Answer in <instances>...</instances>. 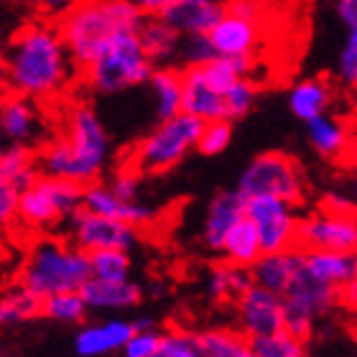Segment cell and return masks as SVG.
Instances as JSON below:
<instances>
[{
    "mask_svg": "<svg viewBox=\"0 0 357 357\" xmlns=\"http://www.w3.org/2000/svg\"><path fill=\"white\" fill-rule=\"evenodd\" d=\"M8 92V75H6V59H3V52H0V97Z\"/></svg>",
    "mask_w": 357,
    "mask_h": 357,
    "instance_id": "50",
    "label": "cell"
},
{
    "mask_svg": "<svg viewBox=\"0 0 357 357\" xmlns=\"http://www.w3.org/2000/svg\"><path fill=\"white\" fill-rule=\"evenodd\" d=\"M69 243L79 248L82 253H97V250H126L130 253L141 243V230L130 225L115 222L110 217H100L87 209H77L67 220Z\"/></svg>",
    "mask_w": 357,
    "mask_h": 357,
    "instance_id": "11",
    "label": "cell"
},
{
    "mask_svg": "<svg viewBox=\"0 0 357 357\" xmlns=\"http://www.w3.org/2000/svg\"><path fill=\"white\" fill-rule=\"evenodd\" d=\"M41 314L59 324H82L87 317V306H84L79 291L77 294H54L41 301Z\"/></svg>",
    "mask_w": 357,
    "mask_h": 357,
    "instance_id": "35",
    "label": "cell"
},
{
    "mask_svg": "<svg viewBox=\"0 0 357 357\" xmlns=\"http://www.w3.org/2000/svg\"><path fill=\"white\" fill-rule=\"evenodd\" d=\"M8 92L33 102L59 100L75 82L77 67L69 59L59 29L52 21H31L15 31L3 52Z\"/></svg>",
    "mask_w": 357,
    "mask_h": 357,
    "instance_id": "1",
    "label": "cell"
},
{
    "mask_svg": "<svg viewBox=\"0 0 357 357\" xmlns=\"http://www.w3.org/2000/svg\"><path fill=\"white\" fill-rule=\"evenodd\" d=\"M235 189L243 199L273 197V199H283L296 207L304 199L306 186L296 158H291L283 151H266L243 169Z\"/></svg>",
    "mask_w": 357,
    "mask_h": 357,
    "instance_id": "8",
    "label": "cell"
},
{
    "mask_svg": "<svg viewBox=\"0 0 357 357\" xmlns=\"http://www.w3.org/2000/svg\"><path fill=\"white\" fill-rule=\"evenodd\" d=\"M130 319H102L82 324L75 335V355L77 357H112L123 350L128 337L133 335Z\"/></svg>",
    "mask_w": 357,
    "mask_h": 357,
    "instance_id": "17",
    "label": "cell"
},
{
    "mask_svg": "<svg viewBox=\"0 0 357 357\" xmlns=\"http://www.w3.org/2000/svg\"><path fill=\"white\" fill-rule=\"evenodd\" d=\"M0 357H8V352H6V347H3V342H0Z\"/></svg>",
    "mask_w": 357,
    "mask_h": 357,
    "instance_id": "51",
    "label": "cell"
},
{
    "mask_svg": "<svg viewBox=\"0 0 357 357\" xmlns=\"http://www.w3.org/2000/svg\"><path fill=\"white\" fill-rule=\"evenodd\" d=\"M207 38L217 56H253L261 44V23L225 13Z\"/></svg>",
    "mask_w": 357,
    "mask_h": 357,
    "instance_id": "19",
    "label": "cell"
},
{
    "mask_svg": "<svg viewBox=\"0 0 357 357\" xmlns=\"http://www.w3.org/2000/svg\"><path fill=\"white\" fill-rule=\"evenodd\" d=\"M135 36H138V44H141L146 59L153 64V69L166 67L178 56L181 36L174 29H169L158 15H146L141 29L135 31Z\"/></svg>",
    "mask_w": 357,
    "mask_h": 357,
    "instance_id": "25",
    "label": "cell"
},
{
    "mask_svg": "<svg viewBox=\"0 0 357 357\" xmlns=\"http://www.w3.org/2000/svg\"><path fill=\"white\" fill-rule=\"evenodd\" d=\"M248 286H253L250 271L232 263H217L212 266L207 275V294L217 304H232L238 301L248 291Z\"/></svg>",
    "mask_w": 357,
    "mask_h": 357,
    "instance_id": "27",
    "label": "cell"
},
{
    "mask_svg": "<svg viewBox=\"0 0 357 357\" xmlns=\"http://www.w3.org/2000/svg\"><path fill=\"white\" fill-rule=\"evenodd\" d=\"M245 217V199L238 194V189H227L212 197L204 212V222H202V243L212 250V253H222L225 238L227 232L235 227Z\"/></svg>",
    "mask_w": 357,
    "mask_h": 357,
    "instance_id": "18",
    "label": "cell"
},
{
    "mask_svg": "<svg viewBox=\"0 0 357 357\" xmlns=\"http://www.w3.org/2000/svg\"><path fill=\"white\" fill-rule=\"evenodd\" d=\"M340 79L344 87H355L357 84V31H347V38L340 52Z\"/></svg>",
    "mask_w": 357,
    "mask_h": 357,
    "instance_id": "43",
    "label": "cell"
},
{
    "mask_svg": "<svg viewBox=\"0 0 357 357\" xmlns=\"http://www.w3.org/2000/svg\"><path fill=\"white\" fill-rule=\"evenodd\" d=\"M194 337L204 357H255L250 340H245L235 329H202V332H194Z\"/></svg>",
    "mask_w": 357,
    "mask_h": 357,
    "instance_id": "30",
    "label": "cell"
},
{
    "mask_svg": "<svg viewBox=\"0 0 357 357\" xmlns=\"http://www.w3.org/2000/svg\"><path fill=\"white\" fill-rule=\"evenodd\" d=\"M335 102V87L327 77H309V79H301L291 87L289 92V107L291 112L296 115L298 120H309L319 118L324 112H329Z\"/></svg>",
    "mask_w": 357,
    "mask_h": 357,
    "instance_id": "26",
    "label": "cell"
},
{
    "mask_svg": "<svg viewBox=\"0 0 357 357\" xmlns=\"http://www.w3.org/2000/svg\"><path fill=\"white\" fill-rule=\"evenodd\" d=\"M222 100H225V110H227V120L235 123V120L245 118L248 112L255 107L258 87H255L253 79H238V82L225 92Z\"/></svg>",
    "mask_w": 357,
    "mask_h": 357,
    "instance_id": "38",
    "label": "cell"
},
{
    "mask_svg": "<svg viewBox=\"0 0 357 357\" xmlns=\"http://www.w3.org/2000/svg\"><path fill=\"white\" fill-rule=\"evenodd\" d=\"M245 220L255 227L263 253H283L296 248L298 212L289 202L273 197L245 199Z\"/></svg>",
    "mask_w": 357,
    "mask_h": 357,
    "instance_id": "10",
    "label": "cell"
},
{
    "mask_svg": "<svg viewBox=\"0 0 357 357\" xmlns=\"http://www.w3.org/2000/svg\"><path fill=\"white\" fill-rule=\"evenodd\" d=\"M21 3H26L29 8H33L44 21L46 18H56V21H59L61 15L67 13L77 0H21Z\"/></svg>",
    "mask_w": 357,
    "mask_h": 357,
    "instance_id": "45",
    "label": "cell"
},
{
    "mask_svg": "<svg viewBox=\"0 0 357 357\" xmlns=\"http://www.w3.org/2000/svg\"><path fill=\"white\" fill-rule=\"evenodd\" d=\"M250 347H253L255 357H309L306 342L289 335L286 329H278L266 337H255L250 340Z\"/></svg>",
    "mask_w": 357,
    "mask_h": 357,
    "instance_id": "36",
    "label": "cell"
},
{
    "mask_svg": "<svg viewBox=\"0 0 357 357\" xmlns=\"http://www.w3.org/2000/svg\"><path fill=\"white\" fill-rule=\"evenodd\" d=\"M87 312H126L141 304L143 289L135 281H95L89 278L79 289Z\"/></svg>",
    "mask_w": 357,
    "mask_h": 357,
    "instance_id": "23",
    "label": "cell"
},
{
    "mask_svg": "<svg viewBox=\"0 0 357 357\" xmlns=\"http://www.w3.org/2000/svg\"><path fill=\"white\" fill-rule=\"evenodd\" d=\"M222 15H225L222 0H174L172 6H166L158 13V18L184 38V36H207Z\"/></svg>",
    "mask_w": 357,
    "mask_h": 357,
    "instance_id": "16",
    "label": "cell"
},
{
    "mask_svg": "<svg viewBox=\"0 0 357 357\" xmlns=\"http://www.w3.org/2000/svg\"><path fill=\"white\" fill-rule=\"evenodd\" d=\"M36 317H41V298H36L26 289L13 286L6 294H0V329L18 327Z\"/></svg>",
    "mask_w": 357,
    "mask_h": 357,
    "instance_id": "33",
    "label": "cell"
},
{
    "mask_svg": "<svg viewBox=\"0 0 357 357\" xmlns=\"http://www.w3.org/2000/svg\"><path fill=\"white\" fill-rule=\"evenodd\" d=\"M178 75H181V112L202 120V123L227 120L222 95L204 82L199 67H181Z\"/></svg>",
    "mask_w": 357,
    "mask_h": 357,
    "instance_id": "20",
    "label": "cell"
},
{
    "mask_svg": "<svg viewBox=\"0 0 357 357\" xmlns=\"http://www.w3.org/2000/svg\"><path fill=\"white\" fill-rule=\"evenodd\" d=\"M143 15H158L166 6H172L174 0H130Z\"/></svg>",
    "mask_w": 357,
    "mask_h": 357,
    "instance_id": "49",
    "label": "cell"
},
{
    "mask_svg": "<svg viewBox=\"0 0 357 357\" xmlns=\"http://www.w3.org/2000/svg\"><path fill=\"white\" fill-rule=\"evenodd\" d=\"M82 209L95 212L100 217H110L115 222L130 225L135 230L151 227L158 222V212L143 202H123L105 186V181L82 186Z\"/></svg>",
    "mask_w": 357,
    "mask_h": 357,
    "instance_id": "15",
    "label": "cell"
},
{
    "mask_svg": "<svg viewBox=\"0 0 357 357\" xmlns=\"http://www.w3.org/2000/svg\"><path fill=\"white\" fill-rule=\"evenodd\" d=\"M82 207V186L61 181L54 176H41L18 194V222L31 232L49 235L67 222Z\"/></svg>",
    "mask_w": 357,
    "mask_h": 357,
    "instance_id": "7",
    "label": "cell"
},
{
    "mask_svg": "<svg viewBox=\"0 0 357 357\" xmlns=\"http://www.w3.org/2000/svg\"><path fill=\"white\" fill-rule=\"evenodd\" d=\"M146 15L130 0H77L56 21L69 59L82 72L120 31H138Z\"/></svg>",
    "mask_w": 357,
    "mask_h": 357,
    "instance_id": "3",
    "label": "cell"
},
{
    "mask_svg": "<svg viewBox=\"0 0 357 357\" xmlns=\"http://www.w3.org/2000/svg\"><path fill=\"white\" fill-rule=\"evenodd\" d=\"M151 92H153V107H156V120H169L181 112V75L178 69L158 67L149 77Z\"/></svg>",
    "mask_w": 357,
    "mask_h": 357,
    "instance_id": "28",
    "label": "cell"
},
{
    "mask_svg": "<svg viewBox=\"0 0 357 357\" xmlns=\"http://www.w3.org/2000/svg\"><path fill=\"white\" fill-rule=\"evenodd\" d=\"M133 271L130 253L126 250H97L89 253V275L95 281H128Z\"/></svg>",
    "mask_w": 357,
    "mask_h": 357,
    "instance_id": "34",
    "label": "cell"
},
{
    "mask_svg": "<svg viewBox=\"0 0 357 357\" xmlns=\"http://www.w3.org/2000/svg\"><path fill=\"white\" fill-rule=\"evenodd\" d=\"M199 72L209 87L225 95L238 79H250L253 56H215L204 67H199Z\"/></svg>",
    "mask_w": 357,
    "mask_h": 357,
    "instance_id": "31",
    "label": "cell"
},
{
    "mask_svg": "<svg viewBox=\"0 0 357 357\" xmlns=\"http://www.w3.org/2000/svg\"><path fill=\"white\" fill-rule=\"evenodd\" d=\"M232 141V123L230 120H209L202 123L199 138H197V151L202 156H220Z\"/></svg>",
    "mask_w": 357,
    "mask_h": 357,
    "instance_id": "39",
    "label": "cell"
},
{
    "mask_svg": "<svg viewBox=\"0 0 357 357\" xmlns=\"http://www.w3.org/2000/svg\"><path fill=\"white\" fill-rule=\"evenodd\" d=\"M0 133L6 143L36 151L41 141H46L44 115L38 110V102L15 92H6L0 97Z\"/></svg>",
    "mask_w": 357,
    "mask_h": 357,
    "instance_id": "13",
    "label": "cell"
},
{
    "mask_svg": "<svg viewBox=\"0 0 357 357\" xmlns=\"http://www.w3.org/2000/svg\"><path fill=\"white\" fill-rule=\"evenodd\" d=\"M0 176L10 181L18 192L29 189L41 176L36 166V151L29 149V146L8 143L6 151H3V158H0Z\"/></svg>",
    "mask_w": 357,
    "mask_h": 357,
    "instance_id": "29",
    "label": "cell"
},
{
    "mask_svg": "<svg viewBox=\"0 0 357 357\" xmlns=\"http://www.w3.org/2000/svg\"><path fill=\"white\" fill-rule=\"evenodd\" d=\"M161 340V332L156 329H141L128 337V342L123 344V350L118 352L120 357H153Z\"/></svg>",
    "mask_w": 357,
    "mask_h": 357,
    "instance_id": "42",
    "label": "cell"
},
{
    "mask_svg": "<svg viewBox=\"0 0 357 357\" xmlns=\"http://www.w3.org/2000/svg\"><path fill=\"white\" fill-rule=\"evenodd\" d=\"M301 261H304L301 248H291L283 253H263L250 268V278L255 286H263L281 296L283 291L289 289V283L294 281V275L298 273Z\"/></svg>",
    "mask_w": 357,
    "mask_h": 357,
    "instance_id": "24",
    "label": "cell"
},
{
    "mask_svg": "<svg viewBox=\"0 0 357 357\" xmlns=\"http://www.w3.org/2000/svg\"><path fill=\"white\" fill-rule=\"evenodd\" d=\"M202 130V120L178 112L174 118L156 123L153 130L143 135L135 143L133 153L128 158V166L135 169L141 176H158L176 169L194 149H197V138Z\"/></svg>",
    "mask_w": 357,
    "mask_h": 357,
    "instance_id": "6",
    "label": "cell"
},
{
    "mask_svg": "<svg viewBox=\"0 0 357 357\" xmlns=\"http://www.w3.org/2000/svg\"><path fill=\"white\" fill-rule=\"evenodd\" d=\"M306 141L321 158L340 161L352 151V126L340 115L324 112L306 123Z\"/></svg>",
    "mask_w": 357,
    "mask_h": 357,
    "instance_id": "22",
    "label": "cell"
},
{
    "mask_svg": "<svg viewBox=\"0 0 357 357\" xmlns=\"http://www.w3.org/2000/svg\"><path fill=\"white\" fill-rule=\"evenodd\" d=\"M217 54L209 44L207 36H184L178 44V56L184 67H204L209 59H215Z\"/></svg>",
    "mask_w": 357,
    "mask_h": 357,
    "instance_id": "41",
    "label": "cell"
},
{
    "mask_svg": "<svg viewBox=\"0 0 357 357\" xmlns=\"http://www.w3.org/2000/svg\"><path fill=\"white\" fill-rule=\"evenodd\" d=\"M105 186H107V189H110V192L123 202H141L143 176L126 164V166H120L118 172L105 181Z\"/></svg>",
    "mask_w": 357,
    "mask_h": 357,
    "instance_id": "40",
    "label": "cell"
},
{
    "mask_svg": "<svg viewBox=\"0 0 357 357\" xmlns=\"http://www.w3.org/2000/svg\"><path fill=\"white\" fill-rule=\"evenodd\" d=\"M225 13L261 23L263 6H261V0H227V3H225Z\"/></svg>",
    "mask_w": 357,
    "mask_h": 357,
    "instance_id": "46",
    "label": "cell"
},
{
    "mask_svg": "<svg viewBox=\"0 0 357 357\" xmlns=\"http://www.w3.org/2000/svg\"><path fill=\"white\" fill-rule=\"evenodd\" d=\"M335 10L347 31H357V0H335Z\"/></svg>",
    "mask_w": 357,
    "mask_h": 357,
    "instance_id": "48",
    "label": "cell"
},
{
    "mask_svg": "<svg viewBox=\"0 0 357 357\" xmlns=\"http://www.w3.org/2000/svg\"><path fill=\"white\" fill-rule=\"evenodd\" d=\"M110 135L89 102L69 105L59 133L36 149V166L44 176L87 186L102 181L110 166Z\"/></svg>",
    "mask_w": 357,
    "mask_h": 357,
    "instance_id": "2",
    "label": "cell"
},
{
    "mask_svg": "<svg viewBox=\"0 0 357 357\" xmlns=\"http://www.w3.org/2000/svg\"><path fill=\"white\" fill-rule=\"evenodd\" d=\"M222 255H225V263L248 268V271H250L253 263L263 255L261 243H258V235H255V227L248 222L245 217H243V220H240V222L227 232L225 245H222Z\"/></svg>",
    "mask_w": 357,
    "mask_h": 357,
    "instance_id": "32",
    "label": "cell"
},
{
    "mask_svg": "<svg viewBox=\"0 0 357 357\" xmlns=\"http://www.w3.org/2000/svg\"><path fill=\"white\" fill-rule=\"evenodd\" d=\"M304 271L314 281L347 291L355 289L357 281V258L355 253H329V250H304Z\"/></svg>",
    "mask_w": 357,
    "mask_h": 357,
    "instance_id": "21",
    "label": "cell"
},
{
    "mask_svg": "<svg viewBox=\"0 0 357 357\" xmlns=\"http://www.w3.org/2000/svg\"><path fill=\"white\" fill-rule=\"evenodd\" d=\"M321 212H332V215H355V204L350 197L340 192H329L321 197Z\"/></svg>",
    "mask_w": 357,
    "mask_h": 357,
    "instance_id": "47",
    "label": "cell"
},
{
    "mask_svg": "<svg viewBox=\"0 0 357 357\" xmlns=\"http://www.w3.org/2000/svg\"><path fill=\"white\" fill-rule=\"evenodd\" d=\"M153 64L146 59L135 31H120L82 69L84 82L100 95H118L149 82Z\"/></svg>",
    "mask_w": 357,
    "mask_h": 357,
    "instance_id": "5",
    "label": "cell"
},
{
    "mask_svg": "<svg viewBox=\"0 0 357 357\" xmlns=\"http://www.w3.org/2000/svg\"><path fill=\"white\" fill-rule=\"evenodd\" d=\"M296 248L301 250H329V253H355L357 222L355 215L312 212L298 217Z\"/></svg>",
    "mask_w": 357,
    "mask_h": 357,
    "instance_id": "12",
    "label": "cell"
},
{
    "mask_svg": "<svg viewBox=\"0 0 357 357\" xmlns=\"http://www.w3.org/2000/svg\"><path fill=\"white\" fill-rule=\"evenodd\" d=\"M18 189L0 176V232L10 230L18 222Z\"/></svg>",
    "mask_w": 357,
    "mask_h": 357,
    "instance_id": "44",
    "label": "cell"
},
{
    "mask_svg": "<svg viewBox=\"0 0 357 357\" xmlns=\"http://www.w3.org/2000/svg\"><path fill=\"white\" fill-rule=\"evenodd\" d=\"M89 278V255L69 240L52 235L29 248L18 271V286L41 301L54 294H77Z\"/></svg>",
    "mask_w": 357,
    "mask_h": 357,
    "instance_id": "4",
    "label": "cell"
},
{
    "mask_svg": "<svg viewBox=\"0 0 357 357\" xmlns=\"http://www.w3.org/2000/svg\"><path fill=\"white\" fill-rule=\"evenodd\" d=\"M238 309V332L245 340L273 335L283 329V301L278 294L263 286H248V291L235 301Z\"/></svg>",
    "mask_w": 357,
    "mask_h": 357,
    "instance_id": "14",
    "label": "cell"
},
{
    "mask_svg": "<svg viewBox=\"0 0 357 357\" xmlns=\"http://www.w3.org/2000/svg\"><path fill=\"white\" fill-rule=\"evenodd\" d=\"M342 291L324 286V283L314 281L312 275L304 271V261L289 289L281 294L283 301V329L294 335L296 340L306 342L314 335V327L321 317L335 312V306L342 301Z\"/></svg>",
    "mask_w": 357,
    "mask_h": 357,
    "instance_id": "9",
    "label": "cell"
},
{
    "mask_svg": "<svg viewBox=\"0 0 357 357\" xmlns=\"http://www.w3.org/2000/svg\"><path fill=\"white\" fill-rule=\"evenodd\" d=\"M153 357H204L197 344V337L194 332H186V329H166L161 332V340H158V347L153 352Z\"/></svg>",
    "mask_w": 357,
    "mask_h": 357,
    "instance_id": "37",
    "label": "cell"
}]
</instances>
